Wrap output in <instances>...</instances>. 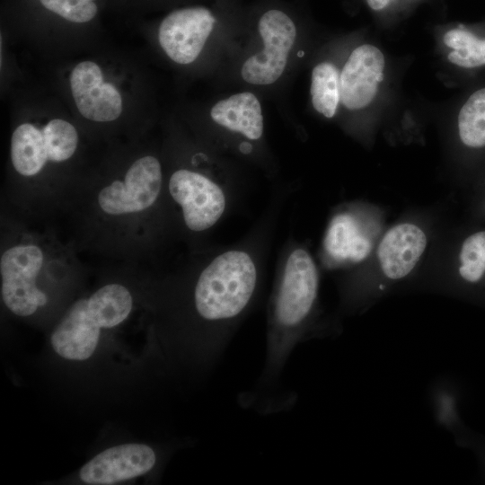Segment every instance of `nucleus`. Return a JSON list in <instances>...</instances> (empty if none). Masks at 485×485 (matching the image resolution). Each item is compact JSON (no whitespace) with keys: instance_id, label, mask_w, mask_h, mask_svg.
Masks as SVG:
<instances>
[{"instance_id":"3","label":"nucleus","mask_w":485,"mask_h":485,"mask_svg":"<svg viewBox=\"0 0 485 485\" xmlns=\"http://www.w3.org/2000/svg\"><path fill=\"white\" fill-rule=\"evenodd\" d=\"M258 29L264 48L243 63L241 75L249 84L267 85L283 74L295 40L296 28L285 13L269 10L260 19Z\"/></svg>"},{"instance_id":"17","label":"nucleus","mask_w":485,"mask_h":485,"mask_svg":"<svg viewBox=\"0 0 485 485\" xmlns=\"http://www.w3.org/2000/svg\"><path fill=\"white\" fill-rule=\"evenodd\" d=\"M310 93L314 110L334 117L340 103V71L333 63L320 62L313 68Z\"/></svg>"},{"instance_id":"11","label":"nucleus","mask_w":485,"mask_h":485,"mask_svg":"<svg viewBox=\"0 0 485 485\" xmlns=\"http://www.w3.org/2000/svg\"><path fill=\"white\" fill-rule=\"evenodd\" d=\"M427 247V236L416 225L399 224L381 240L377 257L384 275L399 280L409 275L419 262Z\"/></svg>"},{"instance_id":"16","label":"nucleus","mask_w":485,"mask_h":485,"mask_svg":"<svg viewBox=\"0 0 485 485\" xmlns=\"http://www.w3.org/2000/svg\"><path fill=\"white\" fill-rule=\"evenodd\" d=\"M326 245L334 256L354 261L365 259L371 249L369 241L361 234L348 216H339L332 220Z\"/></svg>"},{"instance_id":"23","label":"nucleus","mask_w":485,"mask_h":485,"mask_svg":"<svg viewBox=\"0 0 485 485\" xmlns=\"http://www.w3.org/2000/svg\"><path fill=\"white\" fill-rule=\"evenodd\" d=\"M395 0H366L370 9L379 12L388 8Z\"/></svg>"},{"instance_id":"12","label":"nucleus","mask_w":485,"mask_h":485,"mask_svg":"<svg viewBox=\"0 0 485 485\" xmlns=\"http://www.w3.org/2000/svg\"><path fill=\"white\" fill-rule=\"evenodd\" d=\"M101 327L92 316L88 300L75 302L54 330L51 344L64 358L84 360L94 352Z\"/></svg>"},{"instance_id":"8","label":"nucleus","mask_w":485,"mask_h":485,"mask_svg":"<svg viewBox=\"0 0 485 485\" xmlns=\"http://www.w3.org/2000/svg\"><path fill=\"white\" fill-rule=\"evenodd\" d=\"M216 19L205 7H190L173 11L159 27V42L174 62L192 63L200 54L210 35Z\"/></svg>"},{"instance_id":"19","label":"nucleus","mask_w":485,"mask_h":485,"mask_svg":"<svg viewBox=\"0 0 485 485\" xmlns=\"http://www.w3.org/2000/svg\"><path fill=\"white\" fill-rule=\"evenodd\" d=\"M461 143L471 149L485 147V87L472 93L457 117Z\"/></svg>"},{"instance_id":"13","label":"nucleus","mask_w":485,"mask_h":485,"mask_svg":"<svg viewBox=\"0 0 485 485\" xmlns=\"http://www.w3.org/2000/svg\"><path fill=\"white\" fill-rule=\"evenodd\" d=\"M210 116L218 125L257 140L263 133V117L258 98L251 93H239L217 101Z\"/></svg>"},{"instance_id":"1","label":"nucleus","mask_w":485,"mask_h":485,"mask_svg":"<svg viewBox=\"0 0 485 485\" xmlns=\"http://www.w3.org/2000/svg\"><path fill=\"white\" fill-rule=\"evenodd\" d=\"M257 272L251 257L232 250L216 257L201 272L195 287L198 313L208 321L228 320L249 304Z\"/></svg>"},{"instance_id":"18","label":"nucleus","mask_w":485,"mask_h":485,"mask_svg":"<svg viewBox=\"0 0 485 485\" xmlns=\"http://www.w3.org/2000/svg\"><path fill=\"white\" fill-rule=\"evenodd\" d=\"M442 42L448 49L447 60L462 68H476L485 66V38L455 27L446 31Z\"/></svg>"},{"instance_id":"4","label":"nucleus","mask_w":485,"mask_h":485,"mask_svg":"<svg viewBox=\"0 0 485 485\" xmlns=\"http://www.w3.org/2000/svg\"><path fill=\"white\" fill-rule=\"evenodd\" d=\"M162 170L159 161L151 155L137 159L128 170L124 181H115L98 195L101 208L110 215L143 211L159 196Z\"/></svg>"},{"instance_id":"2","label":"nucleus","mask_w":485,"mask_h":485,"mask_svg":"<svg viewBox=\"0 0 485 485\" xmlns=\"http://www.w3.org/2000/svg\"><path fill=\"white\" fill-rule=\"evenodd\" d=\"M42 263L40 248L32 244L16 245L2 254V297L14 314L29 316L46 304L47 296L35 283Z\"/></svg>"},{"instance_id":"7","label":"nucleus","mask_w":485,"mask_h":485,"mask_svg":"<svg viewBox=\"0 0 485 485\" xmlns=\"http://www.w3.org/2000/svg\"><path fill=\"white\" fill-rule=\"evenodd\" d=\"M386 70L383 51L374 44L356 47L340 71V102L353 111L363 110L380 93Z\"/></svg>"},{"instance_id":"6","label":"nucleus","mask_w":485,"mask_h":485,"mask_svg":"<svg viewBox=\"0 0 485 485\" xmlns=\"http://www.w3.org/2000/svg\"><path fill=\"white\" fill-rule=\"evenodd\" d=\"M172 198L181 206L186 225L200 232L213 226L225 209L222 189L201 173L181 169L169 181Z\"/></svg>"},{"instance_id":"14","label":"nucleus","mask_w":485,"mask_h":485,"mask_svg":"<svg viewBox=\"0 0 485 485\" xmlns=\"http://www.w3.org/2000/svg\"><path fill=\"white\" fill-rule=\"evenodd\" d=\"M11 159L14 169L23 176L40 172L48 160L42 131L30 123L18 126L12 135Z\"/></svg>"},{"instance_id":"10","label":"nucleus","mask_w":485,"mask_h":485,"mask_svg":"<svg viewBox=\"0 0 485 485\" xmlns=\"http://www.w3.org/2000/svg\"><path fill=\"white\" fill-rule=\"evenodd\" d=\"M70 85L75 105L84 118L106 122L119 117L120 93L113 84L103 83L102 72L94 62L79 63L71 73Z\"/></svg>"},{"instance_id":"20","label":"nucleus","mask_w":485,"mask_h":485,"mask_svg":"<svg viewBox=\"0 0 485 485\" xmlns=\"http://www.w3.org/2000/svg\"><path fill=\"white\" fill-rule=\"evenodd\" d=\"M458 260V276L462 282L472 288H485V229L465 236Z\"/></svg>"},{"instance_id":"5","label":"nucleus","mask_w":485,"mask_h":485,"mask_svg":"<svg viewBox=\"0 0 485 485\" xmlns=\"http://www.w3.org/2000/svg\"><path fill=\"white\" fill-rule=\"evenodd\" d=\"M318 292V273L311 255L293 251L287 260L278 290L276 317L285 328L299 325L310 313Z\"/></svg>"},{"instance_id":"9","label":"nucleus","mask_w":485,"mask_h":485,"mask_svg":"<svg viewBox=\"0 0 485 485\" xmlns=\"http://www.w3.org/2000/svg\"><path fill=\"white\" fill-rule=\"evenodd\" d=\"M154 463L150 446L127 444L100 453L81 468L79 475L87 484L110 485L145 474Z\"/></svg>"},{"instance_id":"15","label":"nucleus","mask_w":485,"mask_h":485,"mask_svg":"<svg viewBox=\"0 0 485 485\" xmlns=\"http://www.w3.org/2000/svg\"><path fill=\"white\" fill-rule=\"evenodd\" d=\"M89 311L101 328L121 323L132 309L129 291L119 284L101 287L88 299Z\"/></svg>"},{"instance_id":"22","label":"nucleus","mask_w":485,"mask_h":485,"mask_svg":"<svg viewBox=\"0 0 485 485\" xmlns=\"http://www.w3.org/2000/svg\"><path fill=\"white\" fill-rule=\"evenodd\" d=\"M43 6L73 22L91 21L97 13L93 0H40Z\"/></svg>"},{"instance_id":"21","label":"nucleus","mask_w":485,"mask_h":485,"mask_svg":"<svg viewBox=\"0 0 485 485\" xmlns=\"http://www.w3.org/2000/svg\"><path fill=\"white\" fill-rule=\"evenodd\" d=\"M41 131L48 160L63 162L75 152L78 136L72 124L61 119H54Z\"/></svg>"}]
</instances>
